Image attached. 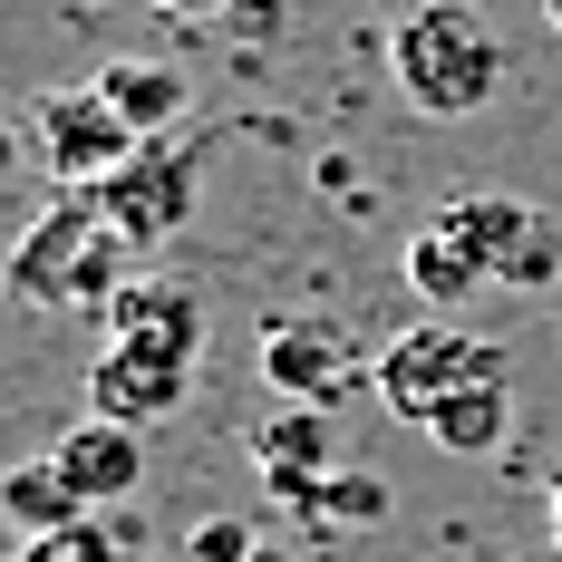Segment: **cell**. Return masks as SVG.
<instances>
[{
  "instance_id": "22",
  "label": "cell",
  "mask_w": 562,
  "mask_h": 562,
  "mask_svg": "<svg viewBox=\"0 0 562 562\" xmlns=\"http://www.w3.org/2000/svg\"><path fill=\"white\" fill-rule=\"evenodd\" d=\"M553 553H562V475H553Z\"/></svg>"
},
{
  "instance_id": "4",
  "label": "cell",
  "mask_w": 562,
  "mask_h": 562,
  "mask_svg": "<svg viewBox=\"0 0 562 562\" xmlns=\"http://www.w3.org/2000/svg\"><path fill=\"white\" fill-rule=\"evenodd\" d=\"M437 224L475 252V272L495 291H553L562 281V224L524 194H456V204H437Z\"/></svg>"
},
{
  "instance_id": "3",
  "label": "cell",
  "mask_w": 562,
  "mask_h": 562,
  "mask_svg": "<svg viewBox=\"0 0 562 562\" xmlns=\"http://www.w3.org/2000/svg\"><path fill=\"white\" fill-rule=\"evenodd\" d=\"M252 369H262V389L281 407H321V417L349 407V397H379V349L349 330V321H330V311H281V321H262Z\"/></svg>"
},
{
  "instance_id": "6",
  "label": "cell",
  "mask_w": 562,
  "mask_h": 562,
  "mask_svg": "<svg viewBox=\"0 0 562 562\" xmlns=\"http://www.w3.org/2000/svg\"><path fill=\"white\" fill-rule=\"evenodd\" d=\"M30 136H40V166L58 175V194H98V184L146 146V136L98 98V78H88V88H49L40 116H30Z\"/></svg>"
},
{
  "instance_id": "2",
  "label": "cell",
  "mask_w": 562,
  "mask_h": 562,
  "mask_svg": "<svg viewBox=\"0 0 562 562\" xmlns=\"http://www.w3.org/2000/svg\"><path fill=\"white\" fill-rule=\"evenodd\" d=\"M0 281H10L20 311H108L136 272H126V243L108 233L98 194H58V204H40V214L20 224V243L0 252Z\"/></svg>"
},
{
  "instance_id": "9",
  "label": "cell",
  "mask_w": 562,
  "mask_h": 562,
  "mask_svg": "<svg viewBox=\"0 0 562 562\" xmlns=\"http://www.w3.org/2000/svg\"><path fill=\"white\" fill-rule=\"evenodd\" d=\"M184 389H194V369L184 359H156V349H98V369H88V417H108V427H166L175 407H184Z\"/></svg>"
},
{
  "instance_id": "15",
  "label": "cell",
  "mask_w": 562,
  "mask_h": 562,
  "mask_svg": "<svg viewBox=\"0 0 562 562\" xmlns=\"http://www.w3.org/2000/svg\"><path fill=\"white\" fill-rule=\"evenodd\" d=\"M78 495H68V475H58L49 456H30V465H10V475H0V524H10V533H20V543H30V533H58V524H78Z\"/></svg>"
},
{
  "instance_id": "5",
  "label": "cell",
  "mask_w": 562,
  "mask_h": 562,
  "mask_svg": "<svg viewBox=\"0 0 562 562\" xmlns=\"http://www.w3.org/2000/svg\"><path fill=\"white\" fill-rule=\"evenodd\" d=\"M194 194H204V156L175 146V136H146V146L98 184V214H108V233L126 252H166L175 233L194 224Z\"/></svg>"
},
{
  "instance_id": "17",
  "label": "cell",
  "mask_w": 562,
  "mask_h": 562,
  "mask_svg": "<svg viewBox=\"0 0 562 562\" xmlns=\"http://www.w3.org/2000/svg\"><path fill=\"white\" fill-rule=\"evenodd\" d=\"M10 562H126L108 533V514H78V524H58V533H30Z\"/></svg>"
},
{
  "instance_id": "13",
  "label": "cell",
  "mask_w": 562,
  "mask_h": 562,
  "mask_svg": "<svg viewBox=\"0 0 562 562\" xmlns=\"http://www.w3.org/2000/svg\"><path fill=\"white\" fill-rule=\"evenodd\" d=\"M397 272H407V291L427 301V321H456L465 301H485V291H495V281L475 272V252H465V243H456V233L437 224V214H427V224L407 233V252H397Z\"/></svg>"
},
{
  "instance_id": "8",
  "label": "cell",
  "mask_w": 562,
  "mask_h": 562,
  "mask_svg": "<svg viewBox=\"0 0 562 562\" xmlns=\"http://www.w3.org/2000/svg\"><path fill=\"white\" fill-rule=\"evenodd\" d=\"M243 456H252V485H262L272 505H291V514L349 465V456H339V427L321 417V407H272V417L243 437Z\"/></svg>"
},
{
  "instance_id": "21",
  "label": "cell",
  "mask_w": 562,
  "mask_h": 562,
  "mask_svg": "<svg viewBox=\"0 0 562 562\" xmlns=\"http://www.w3.org/2000/svg\"><path fill=\"white\" fill-rule=\"evenodd\" d=\"M252 562H301V553H291V543H262V553H252Z\"/></svg>"
},
{
  "instance_id": "16",
  "label": "cell",
  "mask_w": 562,
  "mask_h": 562,
  "mask_svg": "<svg viewBox=\"0 0 562 562\" xmlns=\"http://www.w3.org/2000/svg\"><path fill=\"white\" fill-rule=\"evenodd\" d=\"M379 514H389V485H379L369 465H339L330 485L301 505V533H369Z\"/></svg>"
},
{
  "instance_id": "1",
  "label": "cell",
  "mask_w": 562,
  "mask_h": 562,
  "mask_svg": "<svg viewBox=\"0 0 562 562\" xmlns=\"http://www.w3.org/2000/svg\"><path fill=\"white\" fill-rule=\"evenodd\" d=\"M389 78L417 116L465 126L505 98V40L475 0H407V20L389 30Z\"/></svg>"
},
{
  "instance_id": "12",
  "label": "cell",
  "mask_w": 562,
  "mask_h": 562,
  "mask_svg": "<svg viewBox=\"0 0 562 562\" xmlns=\"http://www.w3.org/2000/svg\"><path fill=\"white\" fill-rule=\"evenodd\" d=\"M98 321H108L116 349H156V359H184V369H194V349H204V301L175 291V281H126Z\"/></svg>"
},
{
  "instance_id": "11",
  "label": "cell",
  "mask_w": 562,
  "mask_h": 562,
  "mask_svg": "<svg viewBox=\"0 0 562 562\" xmlns=\"http://www.w3.org/2000/svg\"><path fill=\"white\" fill-rule=\"evenodd\" d=\"M437 456H465V465H485V456H505V437H514V379H505V349L485 339V359H475V379L417 427Z\"/></svg>"
},
{
  "instance_id": "18",
  "label": "cell",
  "mask_w": 562,
  "mask_h": 562,
  "mask_svg": "<svg viewBox=\"0 0 562 562\" xmlns=\"http://www.w3.org/2000/svg\"><path fill=\"white\" fill-rule=\"evenodd\" d=\"M262 553V533L243 524V514H204L194 533H184V562H252Z\"/></svg>"
},
{
  "instance_id": "14",
  "label": "cell",
  "mask_w": 562,
  "mask_h": 562,
  "mask_svg": "<svg viewBox=\"0 0 562 562\" xmlns=\"http://www.w3.org/2000/svg\"><path fill=\"white\" fill-rule=\"evenodd\" d=\"M98 98H108L136 136H175L184 108H194V88H184L175 58H108V68H98Z\"/></svg>"
},
{
  "instance_id": "23",
  "label": "cell",
  "mask_w": 562,
  "mask_h": 562,
  "mask_svg": "<svg viewBox=\"0 0 562 562\" xmlns=\"http://www.w3.org/2000/svg\"><path fill=\"white\" fill-rule=\"evenodd\" d=\"M543 20H553V40H562V0H543Z\"/></svg>"
},
{
  "instance_id": "10",
  "label": "cell",
  "mask_w": 562,
  "mask_h": 562,
  "mask_svg": "<svg viewBox=\"0 0 562 562\" xmlns=\"http://www.w3.org/2000/svg\"><path fill=\"white\" fill-rule=\"evenodd\" d=\"M49 465L68 475V495H78L88 514H116L136 485H146V437H136V427H108V417H78V427L49 447Z\"/></svg>"
},
{
  "instance_id": "7",
  "label": "cell",
  "mask_w": 562,
  "mask_h": 562,
  "mask_svg": "<svg viewBox=\"0 0 562 562\" xmlns=\"http://www.w3.org/2000/svg\"><path fill=\"white\" fill-rule=\"evenodd\" d=\"M475 359H485V339L465 330V321H407L397 339H379V407H389L397 427H427L475 379Z\"/></svg>"
},
{
  "instance_id": "19",
  "label": "cell",
  "mask_w": 562,
  "mask_h": 562,
  "mask_svg": "<svg viewBox=\"0 0 562 562\" xmlns=\"http://www.w3.org/2000/svg\"><path fill=\"white\" fill-rule=\"evenodd\" d=\"M156 10H184V20H224L233 0H156Z\"/></svg>"
},
{
  "instance_id": "20",
  "label": "cell",
  "mask_w": 562,
  "mask_h": 562,
  "mask_svg": "<svg viewBox=\"0 0 562 562\" xmlns=\"http://www.w3.org/2000/svg\"><path fill=\"white\" fill-rule=\"evenodd\" d=\"M0 175H20V126L0 116Z\"/></svg>"
}]
</instances>
